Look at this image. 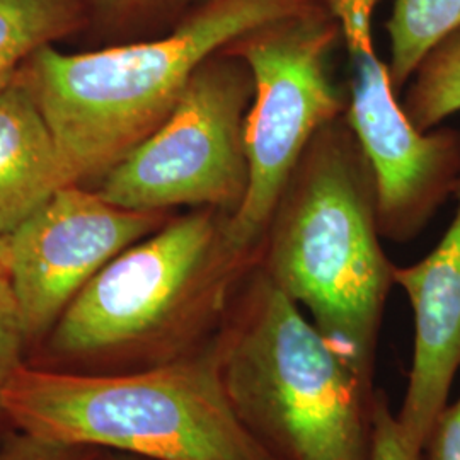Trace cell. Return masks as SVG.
<instances>
[{"label":"cell","instance_id":"obj_1","mask_svg":"<svg viewBox=\"0 0 460 460\" xmlns=\"http://www.w3.org/2000/svg\"><path fill=\"white\" fill-rule=\"evenodd\" d=\"M232 215L195 208L127 247L70 302L49 332L41 367L123 374L181 360L222 328L263 246H246Z\"/></svg>","mask_w":460,"mask_h":460},{"label":"cell","instance_id":"obj_2","mask_svg":"<svg viewBox=\"0 0 460 460\" xmlns=\"http://www.w3.org/2000/svg\"><path fill=\"white\" fill-rule=\"evenodd\" d=\"M380 241L374 169L341 116L317 132L285 182L261 268L370 384L394 287Z\"/></svg>","mask_w":460,"mask_h":460},{"label":"cell","instance_id":"obj_3","mask_svg":"<svg viewBox=\"0 0 460 460\" xmlns=\"http://www.w3.org/2000/svg\"><path fill=\"white\" fill-rule=\"evenodd\" d=\"M313 0H208L161 36L85 53L51 45L30 85L55 137L66 182L104 178L172 113L195 70L247 31Z\"/></svg>","mask_w":460,"mask_h":460},{"label":"cell","instance_id":"obj_4","mask_svg":"<svg viewBox=\"0 0 460 460\" xmlns=\"http://www.w3.org/2000/svg\"><path fill=\"white\" fill-rule=\"evenodd\" d=\"M243 425L279 460H370L374 384L254 266L214 340Z\"/></svg>","mask_w":460,"mask_h":460},{"label":"cell","instance_id":"obj_5","mask_svg":"<svg viewBox=\"0 0 460 460\" xmlns=\"http://www.w3.org/2000/svg\"><path fill=\"white\" fill-rule=\"evenodd\" d=\"M214 340L181 360L123 374L22 363L2 410L34 437L142 459L279 460L234 411Z\"/></svg>","mask_w":460,"mask_h":460},{"label":"cell","instance_id":"obj_6","mask_svg":"<svg viewBox=\"0 0 460 460\" xmlns=\"http://www.w3.org/2000/svg\"><path fill=\"white\" fill-rule=\"evenodd\" d=\"M338 22L317 4L254 28L224 51L246 62L254 96L246 121L249 190L230 229L239 243L263 246L279 193L304 150L328 123L346 115L348 89L336 84Z\"/></svg>","mask_w":460,"mask_h":460},{"label":"cell","instance_id":"obj_7","mask_svg":"<svg viewBox=\"0 0 460 460\" xmlns=\"http://www.w3.org/2000/svg\"><path fill=\"white\" fill-rule=\"evenodd\" d=\"M254 79L224 49L198 66L164 123L102 178L99 195L119 208H214L235 215L249 190L246 121Z\"/></svg>","mask_w":460,"mask_h":460},{"label":"cell","instance_id":"obj_8","mask_svg":"<svg viewBox=\"0 0 460 460\" xmlns=\"http://www.w3.org/2000/svg\"><path fill=\"white\" fill-rule=\"evenodd\" d=\"M343 45L349 60L345 116L374 169L380 235L406 244L454 197L460 178V130H416L374 38Z\"/></svg>","mask_w":460,"mask_h":460},{"label":"cell","instance_id":"obj_9","mask_svg":"<svg viewBox=\"0 0 460 460\" xmlns=\"http://www.w3.org/2000/svg\"><path fill=\"white\" fill-rule=\"evenodd\" d=\"M169 212L119 208L68 184L4 237L26 341L49 334L99 271L169 222Z\"/></svg>","mask_w":460,"mask_h":460},{"label":"cell","instance_id":"obj_10","mask_svg":"<svg viewBox=\"0 0 460 460\" xmlns=\"http://www.w3.org/2000/svg\"><path fill=\"white\" fill-rule=\"evenodd\" d=\"M454 198L457 212L440 243L421 261L394 270L414 317L411 370L395 416L420 454L460 370V178Z\"/></svg>","mask_w":460,"mask_h":460},{"label":"cell","instance_id":"obj_11","mask_svg":"<svg viewBox=\"0 0 460 460\" xmlns=\"http://www.w3.org/2000/svg\"><path fill=\"white\" fill-rule=\"evenodd\" d=\"M68 186L60 152L30 84L0 87V237Z\"/></svg>","mask_w":460,"mask_h":460},{"label":"cell","instance_id":"obj_12","mask_svg":"<svg viewBox=\"0 0 460 460\" xmlns=\"http://www.w3.org/2000/svg\"><path fill=\"white\" fill-rule=\"evenodd\" d=\"M457 28L460 0H394L385 30L391 41L387 66L399 94L433 47Z\"/></svg>","mask_w":460,"mask_h":460},{"label":"cell","instance_id":"obj_13","mask_svg":"<svg viewBox=\"0 0 460 460\" xmlns=\"http://www.w3.org/2000/svg\"><path fill=\"white\" fill-rule=\"evenodd\" d=\"M83 13L84 0H0V79L75 30Z\"/></svg>","mask_w":460,"mask_h":460},{"label":"cell","instance_id":"obj_14","mask_svg":"<svg viewBox=\"0 0 460 460\" xmlns=\"http://www.w3.org/2000/svg\"><path fill=\"white\" fill-rule=\"evenodd\" d=\"M412 127L429 132L460 111V28L428 53L402 98Z\"/></svg>","mask_w":460,"mask_h":460},{"label":"cell","instance_id":"obj_15","mask_svg":"<svg viewBox=\"0 0 460 460\" xmlns=\"http://www.w3.org/2000/svg\"><path fill=\"white\" fill-rule=\"evenodd\" d=\"M205 2L208 0H91L106 24L130 34L128 41L171 31Z\"/></svg>","mask_w":460,"mask_h":460},{"label":"cell","instance_id":"obj_16","mask_svg":"<svg viewBox=\"0 0 460 460\" xmlns=\"http://www.w3.org/2000/svg\"><path fill=\"white\" fill-rule=\"evenodd\" d=\"M370 460H421V454L412 450L406 442L389 397L384 391L376 393Z\"/></svg>","mask_w":460,"mask_h":460},{"label":"cell","instance_id":"obj_17","mask_svg":"<svg viewBox=\"0 0 460 460\" xmlns=\"http://www.w3.org/2000/svg\"><path fill=\"white\" fill-rule=\"evenodd\" d=\"M98 448L51 442L21 431L0 448V460H101Z\"/></svg>","mask_w":460,"mask_h":460},{"label":"cell","instance_id":"obj_18","mask_svg":"<svg viewBox=\"0 0 460 460\" xmlns=\"http://www.w3.org/2000/svg\"><path fill=\"white\" fill-rule=\"evenodd\" d=\"M421 460H460V395L437 416L423 445Z\"/></svg>","mask_w":460,"mask_h":460},{"label":"cell","instance_id":"obj_19","mask_svg":"<svg viewBox=\"0 0 460 460\" xmlns=\"http://www.w3.org/2000/svg\"><path fill=\"white\" fill-rule=\"evenodd\" d=\"M332 17L341 31V38L374 34L372 22L382 0H313Z\"/></svg>","mask_w":460,"mask_h":460},{"label":"cell","instance_id":"obj_20","mask_svg":"<svg viewBox=\"0 0 460 460\" xmlns=\"http://www.w3.org/2000/svg\"><path fill=\"white\" fill-rule=\"evenodd\" d=\"M26 345V336L21 326L19 314L0 315V416L5 418L2 410L4 389L13 377V374L22 365V348Z\"/></svg>","mask_w":460,"mask_h":460},{"label":"cell","instance_id":"obj_21","mask_svg":"<svg viewBox=\"0 0 460 460\" xmlns=\"http://www.w3.org/2000/svg\"><path fill=\"white\" fill-rule=\"evenodd\" d=\"M17 313L16 296L7 277H0V315Z\"/></svg>","mask_w":460,"mask_h":460},{"label":"cell","instance_id":"obj_22","mask_svg":"<svg viewBox=\"0 0 460 460\" xmlns=\"http://www.w3.org/2000/svg\"><path fill=\"white\" fill-rule=\"evenodd\" d=\"M0 277L9 279V263H7V247L4 237H0Z\"/></svg>","mask_w":460,"mask_h":460},{"label":"cell","instance_id":"obj_23","mask_svg":"<svg viewBox=\"0 0 460 460\" xmlns=\"http://www.w3.org/2000/svg\"><path fill=\"white\" fill-rule=\"evenodd\" d=\"M101 460H147V459H142V457H135V456H130V454H121V456H116V457H108V459H101Z\"/></svg>","mask_w":460,"mask_h":460},{"label":"cell","instance_id":"obj_24","mask_svg":"<svg viewBox=\"0 0 460 460\" xmlns=\"http://www.w3.org/2000/svg\"><path fill=\"white\" fill-rule=\"evenodd\" d=\"M13 77H14V75H11V77H4V79H0V87H4V85H5V84L9 83V81H11V79H13Z\"/></svg>","mask_w":460,"mask_h":460}]
</instances>
